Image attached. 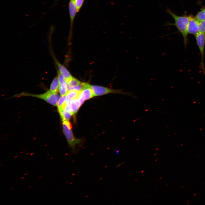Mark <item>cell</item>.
I'll use <instances>...</instances> for the list:
<instances>
[{
	"label": "cell",
	"instance_id": "obj_1",
	"mask_svg": "<svg viewBox=\"0 0 205 205\" xmlns=\"http://www.w3.org/2000/svg\"><path fill=\"white\" fill-rule=\"evenodd\" d=\"M165 11L173 18L175 23L173 24L166 22L163 25V26H165L170 25L175 26L181 34L183 38L184 47L186 48L188 43V26L189 21L188 16L186 15L182 16L177 15L168 7L166 8Z\"/></svg>",
	"mask_w": 205,
	"mask_h": 205
},
{
	"label": "cell",
	"instance_id": "obj_2",
	"mask_svg": "<svg viewBox=\"0 0 205 205\" xmlns=\"http://www.w3.org/2000/svg\"><path fill=\"white\" fill-rule=\"evenodd\" d=\"M30 96L36 97L43 99L50 104L56 106L60 99V95L56 93H54L50 90L45 93L40 94H34L25 92H22L14 95V97Z\"/></svg>",
	"mask_w": 205,
	"mask_h": 205
},
{
	"label": "cell",
	"instance_id": "obj_3",
	"mask_svg": "<svg viewBox=\"0 0 205 205\" xmlns=\"http://www.w3.org/2000/svg\"><path fill=\"white\" fill-rule=\"evenodd\" d=\"M62 124L64 134L69 146L73 150V153L75 154L77 153L75 150L76 146L81 143V140L79 139H76L73 136L71 130L72 126L68 120L63 121Z\"/></svg>",
	"mask_w": 205,
	"mask_h": 205
},
{
	"label": "cell",
	"instance_id": "obj_4",
	"mask_svg": "<svg viewBox=\"0 0 205 205\" xmlns=\"http://www.w3.org/2000/svg\"><path fill=\"white\" fill-rule=\"evenodd\" d=\"M90 87L92 90L94 96H98L112 93L125 95L135 97L130 92H125L122 89H115L97 85H91Z\"/></svg>",
	"mask_w": 205,
	"mask_h": 205
},
{
	"label": "cell",
	"instance_id": "obj_5",
	"mask_svg": "<svg viewBox=\"0 0 205 205\" xmlns=\"http://www.w3.org/2000/svg\"><path fill=\"white\" fill-rule=\"evenodd\" d=\"M196 43L199 49L201 56L200 68L203 73H205L204 56L205 48V33L199 32L195 36Z\"/></svg>",
	"mask_w": 205,
	"mask_h": 205
},
{
	"label": "cell",
	"instance_id": "obj_6",
	"mask_svg": "<svg viewBox=\"0 0 205 205\" xmlns=\"http://www.w3.org/2000/svg\"><path fill=\"white\" fill-rule=\"evenodd\" d=\"M189 21L188 26V34L195 36L199 32V22L192 15L188 16Z\"/></svg>",
	"mask_w": 205,
	"mask_h": 205
},
{
	"label": "cell",
	"instance_id": "obj_7",
	"mask_svg": "<svg viewBox=\"0 0 205 205\" xmlns=\"http://www.w3.org/2000/svg\"><path fill=\"white\" fill-rule=\"evenodd\" d=\"M57 77L59 81V91L60 94L61 96L66 95L68 91L67 82L65 78L58 70L57 71Z\"/></svg>",
	"mask_w": 205,
	"mask_h": 205
},
{
	"label": "cell",
	"instance_id": "obj_8",
	"mask_svg": "<svg viewBox=\"0 0 205 205\" xmlns=\"http://www.w3.org/2000/svg\"><path fill=\"white\" fill-rule=\"evenodd\" d=\"M94 96V93L90 88H86L80 92L78 97L81 104L85 101Z\"/></svg>",
	"mask_w": 205,
	"mask_h": 205
},
{
	"label": "cell",
	"instance_id": "obj_9",
	"mask_svg": "<svg viewBox=\"0 0 205 205\" xmlns=\"http://www.w3.org/2000/svg\"><path fill=\"white\" fill-rule=\"evenodd\" d=\"M53 58L55 62L57 65L58 70L65 78L66 81L71 79L73 77L69 71L66 68L61 64L55 57H54Z\"/></svg>",
	"mask_w": 205,
	"mask_h": 205
},
{
	"label": "cell",
	"instance_id": "obj_10",
	"mask_svg": "<svg viewBox=\"0 0 205 205\" xmlns=\"http://www.w3.org/2000/svg\"><path fill=\"white\" fill-rule=\"evenodd\" d=\"M69 9L70 21V30L71 31L74 19L77 13V9L74 0H70L69 3Z\"/></svg>",
	"mask_w": 205,
	"mask_h": 205
},
{
	"label": "cell",
	"instance_id": "obj_11",
	"mask_svg": "<svg viewBox=\"0 0 205 205\" xmlns=\"http://www.w3.org/2000/svg\"><path fill=\"white\" fill-rule=\"evenodd\" d=\"M81 105L78 98L74 99L71 100V107L73 114H75L77 112Z\"/></svg>",
	"mask_w": 205,
	"mask_h": 205
},
{
	"label": "cell",
	"instance_id": "obj_12",
	"mask_svg": "<svg viewBox=\"0 0 205 205\" xmlns=\"http://www.w3.org/2000/svg\"><path fill=\"white\" fill-rule=\"evenodd\" d=\"M90 85L86 83H81L77 85L69 87L68 89V91L75 90L79 92H80L84 89L90 87Z\"/></svg>",
	"mask_w": 205,
	"mask_h": 205
},
{
	"label": "cell",
	"instance_id": "obj_13",
	"mask_svg": "<svg viewBox=\"0 0 205 205\" xmlns=\"http://www.w3.org/2000/svg\"><path fill=\"white\" fill-rule=\"evenodd\" d=\"M59 83L57 76L54 78L50 85V90L54 93H58L59 91Z\"/></svg>",
	"mask_w": 205,
	"mask_h": 205
},
{
	"label": "cell",
	"instance_id": "obj_14",
	"mask_svg": "<svg viewBox=\"0 0 205 205\" xmlns=\"http://www.w3.org/2000/svg\"><path fill=\"white\" fill-rule=\"evenodd\" d=\"M58 111L63 121L69 120L73 114L72 112L66 111L64 110L61 109Z\"/></svg>",
	"mask_w": 205,
	"mask_h": 205
},
{
	"label": "cell",
	"instance_id": "obj_15",
	"mask_svg": "<svg viewBox=\"0 0 205 205\" xmlns=\"http://www.w3.org/2000/svg\"><path fill=\"white\" fill-rule=\"evenodd\" d=\"M66 82L68 89L69 87L79 85L82 83L78 79L73 77Z\"/></svg>",
	"mask_w": 205,
	"mask_h": 205
},
{
	"label": "cell",
	"instance_id": "obj_16",
	"mask_svg": "<svg viewBox=\"0 0 205 205\" xmlns=\"http://www.w3.org/2000/svg\"><path fill=\"white\" fill-rule=\"evenodd\" d=\"M194 17L199 22L205 20V8L198 12Z\"/></svg>",
	"mask_w": 205,
	"mask_h": 205
},
{
	"label": "cell",
	"instance_id": "obj_17",
	"mask_svg": "<svg viewBox=\"0 0 205 205\" xmlns=\"http://www.w3.org/2000/svg\"><path fill=\"white\" fill-rule=\"evenodd\" d=\"M80 92L75 90L69 91H68L66 95V96L72 100L74 99L78 98Z\"/></svg>",
	"mask_w": 205,
	"mask_h": 205
},
{
	"label": "cell",
	"instance_id": "obj_18",
	"mask_svg": "<svg viewBox=\"0 0 205 205\" xmlns=\"http://www.w3.org/2000/svg\"><path fill=\"white\" fill-rule=\"evenodd\" d=\"M74 1L78 12L82 7L84 0H74Z\"/></svg>",
	"mask_w": 205,
	"mask_h": 205
},
{
	"label": "cell",
	"instance_id": "obj_19",
	"mask_svg": "<svg viewBox=\"0 0 205 205\" xmlns=\"http://www.w3.org/2000/svg\"><path fill=\"white\" fill-rule=\"evenodd\" d=\"M66 97V95L61 96L60 97L57 104L58 109L60 108L64 102Z\"/></svg>",
	"mask_w": 205,
	"mask_h": 205
},
{
	"label": "cell",
	"instance_id": "obj_20",
	"mask_svg": "<svg viewBox=\"0 0 205 205\" xmlns=\"http://www.w3.org/2000/svg\"><path fill=\"white\" fill-rule=\"evenodd\" d=\"M199 24L205 28V20L199 22Z\"/></svg>",
	"mask_w": 205,
	"mask_h": 205
}]
</instances>
